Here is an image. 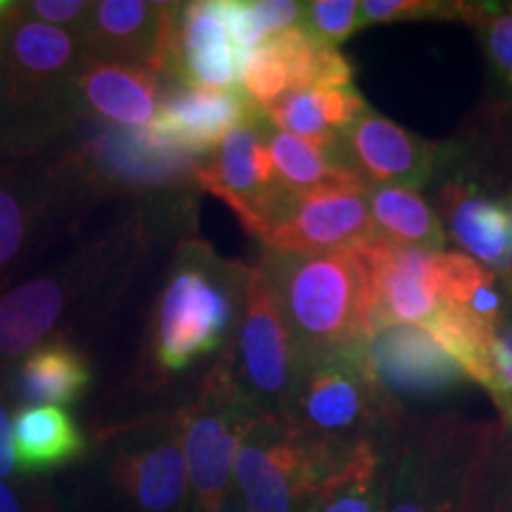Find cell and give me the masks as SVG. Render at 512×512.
<instances>
[{"label": "cell", "mask_w": 512, "mask_h": 512, "mask_svg": "<svg viewBox=\"0 0 512 512\" xmlns=\"http://www.w3.org/2000/svg\"><path fill=\"white\" fill-rule=\"evenodd\" d=\"M235 354L238 373L228 370V375L247 401L264 415H273L271 406L283 408L297 370V351L273 287L259 268L247 273Z\"/></svg>", "instance_id": "8992f818"}, {"label": "cell", "mask_w": 512, "mask_h": 512, "mask_svg": "<svg viewBox=\"0 0 512 512\" xmlns=\"http://www.w3.org/2000/svg\"><path fill=\"white\" fill-rule=\"evenodd\" d=\"M439 294L441 304L489 332H496L510 306L498 275L465 252H439Z\"/></svg>", "instance_id": "ffe728a7"}, {"label": "cell", "mask_w": 512, "mask_h": 512, "mask_svg": "<svg viewBox=\"0 0 512 512\" xmlns=\"http://www.w3.org/2000/svg\"><path fill=\"white\" fill-rule=\"evenodd\" d=\"M195 178L211 195L221 197L238 214L242 226L256 235L266 209L283 190L259 110L228 131L221 145L211 152V159L197 166Z\"/></svg>", "instance_id": "30bf717a"}, {"label": "cell", "mask_w": 512, "mask_h": 512, "mask_svg": "<svg viewBox=\"0 0 512 512\" xmlns=\"http://www.w3.org/2000/svg\"><path fill=\"white\" fill-rule=\"evenodd\" d=\"M261 117L278 131L292 133V136L309 140L311 145L328 150L335 155L337 133L328 126V121L320 110L316 88H304V91H290L271 105L256 107Z\"/></svg>", "instance_id": "f1b7e54d"}, {"label": "cell", "mask_w": 512, "mask_h": 512, "mask_svg": "<svg viewBox=\"0 0 512 512\" xmlns=\"http://www.w3.org/2000/svg\"><path fill=\"white\" fill-rule=\"evenodd\" d=\"M437 145L394 124L368 107L337 138L335 157L361 178L368 188L396 185L418 190L432 181Z\"/></svg>", "instance_id": "7c38bea8"}, {"label": "cell", "mask_w": 512, "mask_h": 512, "mask_svg": "<svg viewBox=\"0 0 512 512\" xmlns=\"http://www.w3.org/2000/svg\"><path fill=\"white\" fill-rule=\"evenodd\" d=\"M368 190H325L297 195L280 190L266 209L256 238L273 252L351 249L375 235Z\"/></svg>", "instance_id": "52a82bcc"}, {"label": "cell", "mask_w": 512, "mask_h": 512, "mask_svg": "<svg viewBox=\"0 0 512 512\" xmlns=\"http://www.w3.org/2000/svg\"><path fill=\"white\" fill-rule=\"evenodd\" d=\"M228 27L242 55L302 22L304 3L294 0H223Z\"/></svg>", "instance_id": "4316f807"}, {"label": "cell", "mask_w": 512, "mask_h": 512, "mask_svg": "<svg viewBox=\"0 0 512 512\" xmlns=\"http://www.w3.org/2000/svg\"><path fill=\"white\" fill-rule=\"evenodd\" d=\"M501 422L403 415L387 448L384 512H470Z\"/></svg>", "instance_id": "6da1fadb"}, {"label": "cell", "mask_w": 512, "mask_h": 512, "mask_svg": "<svg viewBox=\"0 0 512 512\" xmlns=\"http://www.w3.org/2000/svg\"><path fill=\"white\" fill-rule=\"evenodd\" d=\"M10 50L19 72L29 79H46L67 67L74 55V41L55 24L27 19L12 31Z\"/></svg>", "instance_id": "83f0119b"}, {"label": "cell", "mask_w": 512, "mask_h": 512, "mask_svg": "<svg viewBox=\"0 0 512 512\" xmlns=\"http://www.w3.org/2000/svg\"><path fill=\"white\" fill-rule=\"evenodd\" d=\"M358 15H361L358 0H316V3H304L299 24L318 41L337 48L358 31Z\"/></svg>", "instance_id": "d6a6232c"}, {"label": "cell", "mask_w": 512, "mask_h": 512, "mask_svg": "<svg viewBox=\"0 0 512 512\" xmlns=\"http://www.w3.org/2000/svg\"><path fill=\"white\" fill-rule=\"evenodd\" d=\"M8 427H10V422H8V415H5L3 406H0V430H8Z\"/></svg>", "instance_id": "60d3db41"}, {"label": "cell", "mask_w": 512, "mask_h": 512, "mask_svg": "<svg viewBox=\"0 0 512 512\" xmlns=\"http://www.w3.org/2000/svg\"><path fill=\"white\" fill-rule=\"evenodd\" d=\"M240 86L254 107L271 105V102L292 91L285 64L268 48V43H261L259 48L249 50L242 57Z\"/></svg>", "instance_id": "4dcf8cb0"}, {"label": "cell", "mask_w": 512, "mask_h": 512, "mask_svg": "<svg viewBox=\"0 0 512 512\" xmlns=\"http://www.w3.org/2000/svg\"><path fill=\"white\" fill-rule=\"evenodd\" d=\"M95 38L114 53H143V43L155 48L159 5L143 0H105L93 5ZM150 60V57H147Z\"/></svg>", "instance_id": "484cf974"}, {"label": "cell", "mask_w": 512, "mask_h": 512, "mask_svg": "<svg viewBox=\"0 0 512 512\" xmlns=\"http://www.w3.org/2000/svg\"><path fill=\"white\" fill-rule=\"evenodd\" d=\"M24 238L22 209L10 192L0 190V266L17 254Z\"/></svg>", "instance_id": "d590c367"}, {"label": "cell", "mask_w": 512, "mask_h": 512, "mask_svg": "<svg viewBox=\"0 0 512 512\" xmlns=\"http://www.w3.org/2000/svg\"><path fill=\"white\" fill-rule=\"evenodd\" d=\"M316 93H318L320 110H323V117L337 136L368 110L363 95L358 93L351 83H347V86L316 88Z\"/></svg>", "instance_id": "e575fe53"}, {"label": "cell", "mask_w": 512, "mask_h": 512, "mask_svg": "<svg viewBox=\"0 0 512 512\" xmlns=\"http://www.w3.org/2000/svg\"><path fill=\"white\" fill-rule=\"evenodd\" d=\"M235 318L226 275L190 264L166 287L157 320V356L169 370H181L214 351Z\"/></svg>", "instance_id": "ba28073f"}, {"label": "cell", "mask_w": 512, "mask_h": 512, "mask_svg": "<svg viewBox=\"0 0 512 512\" xmlns=\"http://www.w3.org/2000/svg\"><path fill=\"white\" fill-rule=\"evenodd\" d=\"M439 204L448 235L467 256L498 278L512 273V192L489 195L475 181L458 178L446 183Z\"/></svg>", "instance_id": "5bb4252c"}, {"label": "cell", "mask_w": 512, "mask_h": 512, "mask_svg": "<svg viewBox=\"0 0 512 512\" xmlns=\"http://www.w3.org/2000/svg\"><path fill=\"white\" fill-rule=\"evenodd\" d=\"M366 200L373 228L380 238L403 247L444 252V221L418 190L396 188V185H373V188H368Z\"/></svg>", "instance_id": "d6986e66"}, {"label": "cell", "mask_w": 512, "mask_h": 512, "mask_svg": "<svg viewBox=\"0 0 512 512\" xmlns=\"http://www.w3.org/2000/svg\"><path fill=\"white\" fill-rule=\"evenodd\" d=\"M392 437L356 446L304 512H384L387 448Z\"/></svg>", "instance_id": "ac0fdd59"}, {"label": "cell", "mask_w": 512, "mask_h": 512, "mask_svg": "<svg viewBox=\"0 0 512 512\" xmlns=\"http://www.w3.org/2000/svg\"><path fill=\"white\" fill-rule=\"evenodd\" d=\"M93 155L107 174L128 183H166L197 174L200 157L157 138L150 128H124L95 140Z\"/></svg>", "instance_id": "2e32d148"}, {"label": "cell", "mask_w": 512, "mask_h": 512, "mask_svg": "<svg viewBox=\"0 0 512 512\" xmlns=\"http://www.w3.org/2000/svg\"><path fill=\"white\" fill-rule=\"evenodd\" d=\"M62 311V290L55 280L41 278L19 285L0 302V356L29 351Z\"/></svg>", "instance_id": "603a6c76"}, {"label": "cell", "mask_w": 512, "mask_h": 512, "mask_svg": "<svg viewBox=\"0 0 512 512\" xmlns=\"http://www.w3.org/2000/svg\"><path fill=\"white\" fill-rule=\"evenodd\" d=\"M79 88L100 117L124 128H145L162 102L159 79L147 64L100 60L88 64Z\"/></svg>", "instance_id": "9a60e30c"}, {"label": "cell", "mask_w": 512, "mask_h": 512, "mask_svg": "<svg viewBox=\"0 0 512 512\" xmlns=\"http://www.w3.org/2000/svg\"><path fill=\"white\" fill-rule=\"evenodd\" d=\"M91 382V370L74 349L48 344L31 351L19 373V392L38 406H67Z\"/></svg>", "instance_id": "cb8c5ba5"}, {"label": "cell", "mask_w": 512, "mask_h": 512, "mask_svg": "<svg viewBox=\"0 0 512 512\" xmlns=\"http://www.w3.org/2000/svg\"><path fill=\"white\" fill-rule=\"evenodd\" d=\"M470 512H512V432L503 425L484 460Z\"/></svg>", "instance_id": "f546056e"}, {"label": "cell", "mask_w": 512, "mask_h": 512, "mask_svg": "<svg viewBox=\"0 0 512 512\" xmlns=\"http://www.w3.org/2000/svg\"><path fill=\"white\" fill-rule=\"evenodd\" d=\"M373 294V332L387 325H427L441 309L439 252L403 247L370 235L354 247Z\"/></svg>", "instance_id": "9c48e42d"}, {"label": "cell", "mask_w": 512, "mask_h": 512, "mask_svg": "<svg viewBox=\"0 0 512 512\" xmlns=\"http://www.w3.org/2000/svg\"><path fill=\"white\" fill-rule=\"evenodd\" d=\"M368 361L394 403L434 401L467 380L460 363L422 325H387L368 337Z\"/></svg>", "instance_id": "8fae6325"}, {"label": "cell", "mask_w": 512, "mask_h": 512, "mask_svg": "<svg viewBox=\"0 0 512 512\" xmlns=\"http://www.w3.org/2000/svg\"><path fill=\"white\" fill-rule=\"evenodd\" d=\"M12 444L22 470H53L74 460L83 437L67 411L57 406H27L12 418Z\"/></svg>", "instance_id": "7402d4cb"}, {"label": "cell", "mask_w": 512, "mask_h": 512, "mask_svg": "<svg viewBox=\"0 0 512 512\" xmlns=\"http://www.w3.org/2000/svg\"><path fill=\"white\" fill-rule=\"evenodd\" d=\"M88 8L91 5L79 3V0H36V3H31V12L36 17L46 19L48 24L74 22L83 12H88Z\"/></svg>", "instance_id": "8d00e7d4"}, {"label": "cell", "mask_w": 512, "mask_h": 512, "mask_svg": "<svg viewBox=\"0 0 512 512\" xmlns=\"http://www.w3.org/2000/svg\"><path fill=\"white\" fill-rule=\"evenodd\" d=\"M12 8H15V5H12V3H5V0H0V17L10 15Z\"/></svg>", "instance_id": "ab89813d"}, {"label": "cell", "mask_w": 512, "mask_h": 512, "mask_svg": "<svg viewBox=\"0 0 512 512\" xmlns=\"http://www.w3.org/2000/svg\"><path fill=\"white\" fill-rule=\"evenodd\" d=\"M114 477L150 512L174 510L188 486V463L178 441H166L152 451L124 456L114 465Z\"/></svg>", "instance_id": "44dd1931"}, {"label": "cell", "mask_w": 512, "mask_h": 512, "mask_svg": "<svg viewBox=\"0 0 512 512\" xmlns=\"http://www.w3.org/2000/svg\"><path fill=\"white\" fill-rule=\"evenodd\" d=\"M0 512H19L15 496L10 494V489L3 482H0Z\"/></svg>", "instance_id": "f35d334b"}, {"label": "cell", "mask_w": 512, "mask_h": 512, "mask_svg": "<svg viewBox=\"0 0 512 512\" xmlns=\"http://www.w3.org/2000/svg\"><path fill=\"white\" fill-rule=\"evenodd\" d=\"M437 337V342L460 363L465 370L467 380L477 382L479 387H489L491 380V342L494 332H489L482 325L467 318L451 306L441 304L430 323L422 325Z\"/></svg>", "instance_id": "d4e9b609"}, {"label": "cell", "mask_w": 512, "mask_h": 512, "mask_svg": "<svg viewBox=\"0 0 512 512\" xmlns=\"http://www.w3.org/2000/svg\"><path fill=\"white\" fill-rule=\"evenodd\" d=\"M354 448L309 437L275 415H266L256 422L235 458L233 477L247 512H304Z\"/></svg>", "instance_id": "277c9868"}, {"label": "cell", "mask_w": 512, "mask_h": 512, "mask_svg": "<svg viewBox=\"0 0 512 512\" xmlns=\"http://www.w3.org/2000/svg\"><path fill=\"white\" fill-rule=\"evenodd\" d=\"M470 8L472 3H439V0H363L358 29L406 22V19H460L467 24Z\"/></svg>", "instance_id": "1f68e13d"}, {"label": "cell", "mask_w": 512, "mask_h": 512, "mask_svg": "<svg viewBox=\"0 0 512 512\" xmlns=\"http://www.w3.org/2000/svg\"><path fill=\"white\" fill-rule=\"evenodd\" d=\"M403 415L375 380L363 339L299 358L278 418L309 437L354 448L392 437Z\"/></svg>", "instance_id": "3957f363"}, {"label": "cell", "mask_w": 512, "mask_h": 512, "mask_svg": "<svg viewBox=\"0 0 512 512\" xmlns=\"http://www.w3.org/2000/svg\"><path fill=\"white\" fill-rule=\"evenodd\" d=\"M256 107L242 93L216 88L174 86L162 95L157 117L147 124L157 138L181 147L192 157H207L235 126L252 117Z\"/></svg>", "instance_id": "4fadbf2b"}, {"label": "cell", "mask_w": 512, "mask_h": 512, "mask_svg": "<svg viewBox=\"0 0 512 512\" xmlns=\"http://www.w3.org/2000/svg\"><path fill=\"white\" fill-rule=\"evenodd\" d=\"M266 143L271 150L278 181L297 195L325 190H368V185L349 171L328 150L311 145L309 140L278 131L264 119Z\"/></svg>", "instance_id": "e0dca14e"}, {"label": "cell", "mask_w": 512, "mask_h": 512, "mask_svg": "<svg viewBox=\"0 0 512 512\" xmlns=\"http://www.w3.org/2000/svg\"><path fill=\"white\" fill-rule=\"evenodd\" d=\"M15 444H12V427L0 430V477H8L15 470Z\"/></svg>", "instance_id": "74e56055"}, {"label": "cell", "mask_w": 512, "mask_h": 512, "mask_svg": "<svg viewBox=\"0 0 512 512\" xmlns=\"http://www.w3.org/2000/svg\"><path fill=\"white\" fill-rule=\"evenodd\" d=\"M472 27L479 29L496 72L503 76L505 86L512 91V8L501 10L498 5L479 3Z\"/></svg>", "instance_id": "836d02e7"}, {"label": "cell", "mask_w": 512, "mask_h": 512, "mask_svg": "<svg viewBox=\"0 0 512 512\" xmlns=\"http://www.w3.org/2000/svg\"><path fill=\"white\" fill-rule=\"evenodd\" d=\"M273 287L297 361L373 335V294L361 254L273 252L256 266Z\"/></svg>", "instance_id": "7a4b0ae2"}, {"label": "cell", "mask_w": 512, "mask_h": 512, "mask_svg": "<svg viewBox=\"0 0 512 512\" xmlns=\"http://www.w3.org/2000/svg\"><path fill=\"white\" fill-rule=\"evenodd\" d=\"M266 418L259 413L228 368H214L202 401L188 413L183 425V453L188 477L202 512H223L235 458L256 422Z\"/></svg>", "instance_id": "5b68a950"}]
</instances>
